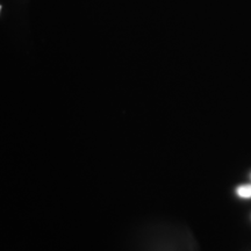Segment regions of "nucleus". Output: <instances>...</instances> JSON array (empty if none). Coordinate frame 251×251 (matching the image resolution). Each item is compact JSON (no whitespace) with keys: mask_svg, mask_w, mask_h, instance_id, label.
I'll use <instances>...</instances> for the list:
<instances>
[{"mask_svg":"<svg viewBox=\"0 0 251 251\" xmlns=\"http://www.w3.org/2000/svg\"><path fill=\"white\" fill-rule=\"evenodd\" d=\"M237 194L240 197L249 199L251 198V185H242L237 188Z\"/></svg>","mask_w":251,"mask_h":251,"instance_id":"nucleus-1","label":"nucleus"},{"mask_svg":"<svg viewBox=\"0 0 251 251\" xmlns=\"http://www.w3.org/2000/svg\"><path fill=\"white\" fill-rule=\"evenodd\" d=\"M0 9H1V6H0Z\"/></svg>","mask_w":251,"mask_h":251,"instance_id":"nucleus-2","label":"nucleus"}]
</instances>
